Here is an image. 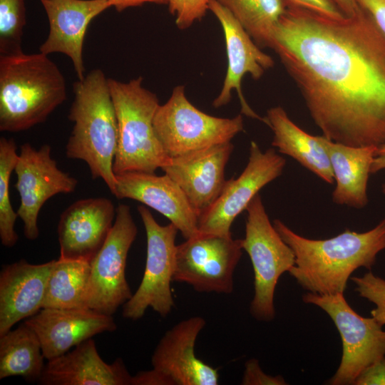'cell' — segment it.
Returning a JSON list of instances; mask_svg holds the SVG:
<instances>
[{
	"label": "cell",
	"instance_id": "cell-32",
	"mask_svg": "<svg viewBox=\"0 0 385 385\" xmlns=\"http://www.w3.org/2000/svg\"><path fill=\"white\" fill-rule=\"evenodd\" d=\"M241 384L243 385H285L283 376H271L265 374L256 359L247 360L245 364Z\"/></svg>",
	"mask_w": 385,
	"mask_h": 385
},
{
	"label": "cell",
	"instance_id": "cell-12",
	"mask_svg": "<svg viewBox=\"0 0 385 385\" xmlns=\"http://www.w3.org/2000/svg\"><path fill=\"white\" fill-rule=\"evenodd\" d=\"M285 165L286 160L274 148L262 151L252 141L245 168L237 179L227 180L219 197L198 217V231L232 235L230 227L235 219L263 187L282 174Z\"/></svg>",
	"mask_w": 385,
	"mask_h": 385
},
{
	"label": "cell",
	"instance_id": "cell-25",
	"mask_svg": "<svg viewBox=\"0 0 385 385\" xmlns=\"http://www.w3.org/2000/svg\"><path fill=\"white\" fill-rule=\"evenodd\" d=\"M44 359L38 336L24 322L0 335V379L21 376L27 381H38Z\"/></svg>",
	"mask_w": 385,
	"mask_h": 385
},
{
	"label": "cell",
	"instance_id": "cell-14",
	"mask_svg": "<svg viewBox=\"0 0 385 385\" xmlns=\"http://www.w3.org/2000/svg\"><path fill=\"white\" fill-rule=\"evenodd\" d=\"M208 10L216 17L223 31L227 68L222 89L214 99L212 106L220 108L231 100L235 91L241 104V112L247 117L255 118L267 124L265 117L257 115L247 103L241 88V83L246 74L255 79H260L265 72L274 66L272 58L263 52L249 34L235 19L232 14L217 0H211Z\"/></svg>",
	"mask_w": 385,
	"mask_h": 385
},
{
	"label": "cell",
	"instance_id": "cell-29",
	"mask_svg": "<svg viewBox=\"0 0 385 385\" xmlns=\"http://www.w3.org/2000/svg\"><path fill=\"white\" fill-rule=\"evenodd\" d=\"M26 23L24 0H0V55L23 52V29Z\"/></svg>",
	"mask_w": 385,
	"mask_h": 385
},
{
	"label": "cell",
	"instance_id": "cell-38",
	"mask_svg": "<svg viewBox=\"0 0 385 385\" xmlns=\"http://www.w3.org/2000/svg\"><path fill=\"white\" fill-rule=\"evenodd\" d=\"M385 170V143L377 147L371 165V174Z\"/></svg>",
	"mask_w": 385,
	"mask_h": 385
},
{
	"label": "cell",
	"instance_id": "cell-37",
	"mask_svg": "<svg viewBox=\"0 0 385 385\" xmlns=\"http://www.w3.org/2000/svg\"><path fill=\"white\" fill-rule=\"evenodd\" d=\"M108 1L111 6H113L119 12L128 8L142 6L147 3L156 4H168V0H108Z\"/></svg>",
	"mask_w": 385,
	"mask_h": 385
},
{
	"label": "cell",
	"instance_id": "cell-1",
	"mask_svg": "<svg viewBox=\"0 0 385 385\" xmlns=\"http://www.w3.org/2000/svg\"><path fill=\"white\" fill-rule=\"evenodd\" d=\"M269 48L323 136L351 147L385 143V36L361 7L335 19L287 6Z\"/></svg>",
	"mask_w": 385,
	"mask_h": 385
},
{
	"label": "cell",
	"instance_id": "cell-36",
	"mask_svg": "<svg viewBox=\"0 0 385 385\" xmlns=\"http://www.w3.org/2000/svg\"><path fill=\"white\" fill-rule=\"evenodd\" d=\"M131 385H170V383L161 373L152 369L132 376Z\"/></svg>",
	"mask_w": 385,
	"mask_h": 385
},
{
	"label": "cell",
	"instance_id": "cell-4",
	"mask_svg": "<svg viewBox=\"0 0 385 385\" xmlns=\"http://www.w3.org/2000/svg\"><path fill=\"white\" fill-rule=\"evenodd\" d=\"M65 78L48 55H0V130L43 123L66 99Z\"/></svg>",
	"mask_w": 385,
	"mask_h": 385
},
{
	"label": "cell",
	"instance_id": "cell-18",
	"mask_svg": "<svg viewBox=\"0 0 385 385\" xmlns=\"http://www.w3.org/2000/svg\"><path fill=\"white\" fill-rule=\"evenodd\" d=\"M24 323L38 336L47 360L64 354L96 334L117 328L113 316L88 308H42Z\"/></svg>",
	"mask_w": 385,
	"mask_h": 385
},
{
	"label": "cell",
	"instance_id": "cell-16",
	"mask_svg": "<svg viewBox=\"0 0 385 385\" xmlns=\"http://www.w3.org/2000/svg\"><path fill=\"white\" fill-rule=\"evenodd\" d=\"M115 211L107 197L81 199L61 215L58 227L59 258L91 262L106 242Z\"/></svg>",
	"mask_w": 385,
	"mask_h": 385
},
{
	"label": "cell",
	"instance_id": "cell-28",
	"mask_svg": "<svg viewBox=\"0 0 385 385\" xmlns=\"http://www.w3.org/2000/svg\"><path fill=\"white\" fill-rule=\"evenodd\" d=\"M17 146L13 138L0 139V239L2 245L14 247L19 237L15 231L18 217L11 206L9 183L18 160Z\"/></svg>",
	"mask_w": 385,
	"mask_h": 385
},
{
	"label": "cell",
	"instance_id": "cell-6",
	"mask_svg": "<svg viewBox=\"0 0 385 385\" xmlns=\"http://www.w3.org/2000/svg\"><path fill=\"white\" fill-rule=\"evenodd\" d=\"M246 210L245 237L242 244L254 271V296L250 312L255 319L270 322L275 317L274 297L277 282L294 265L295 255L271 223L259 193Z\"/></svg>",
	"mask_w": 385,
	"mask_h": 385
},
{
	"label": "cell",
	"instance_id": "cell-31",
	"mask_svg": "<svg viewBox=\"0 0 385 385\" xmlns=\"http://www.w3.org/2000/svg\"><path fill=\"white\" fill-rule=\"evenodd\" d=\"M211 0H168V10L175 17L180 29L190 27L201 20L208 10Z\"/></svg>",
	"mask_w": 385,
	"mask_h": 385
},
{
	"label": "cell",
	"instance_id": "cell-39",
	"mask_svg": "<svg viewBox=\"0 0 385 385\" xmlns=\"http://www.w3.org/2000/svg\"><path fill=\"white\" fill-rule=\"evenodd\" d=\"M346 16H352L360 11L356 0H333Z\"/></svg>",
	"mask_w": 385,
	"mask_h": 385
},
{
	"label": "cell",
	"instance_id": "cell-20",
	"mask_svg": "<svg viewBox=\"0 0 385 385\" xmlns=\"http://www.w3.org/2000/svg\"><path fill=\"white\" fill-rule=\"evenodd\" d=\"M49 32L41 53H61L72 61L78 80L85 77L83 48L91 20L111 6L108 0H41Z\"/></svg>",
	"mask_w": 385,
	"mask_h": 385
},
{
	"label": "cell",
	"instance_id": "cell-17",
	"mask_svg": "<svg viewBox=\"0 0 385 385\" xmlns=\"http://www.w3.org/2000/svg\"><path fill=\"white\" fill-rule=\"evenodd\" d=\"M204 318L195 316L183 319L168 330L151 357L153 369L165 376L170 385H217L216 369L195 354L197 337L205 326Z\"/></svg>",
	"mask_w": 385,
	"mask_h": 385
},
{
	"label": "cell",
	"instance_id": "cell-7",
	"mask_svg": "<svg viewBox=\"0 0 385 385\" xmlns=\"http://www.w3.org/2000/svg\"><path fill=\"white\" fill-rule=\"evenodd\" d=\"M153 125L170 158L230 142L244 130L240 114L234 118L208 115L190 102L181 85L173 88L166 103L160 104Z\"/></svg>",
	"mask_w": 385,
	"mask_h": 385
},
{
	"label": "cell",
	"instance_id": "cell-24",
	"mask_svg": "<svg viewBox=\"0 0 385 385\" xmlns=\"http://www.w3.org/2000/svg\"><path fill=\"white\" fill-rule=\"evenodd\" d=\"M267 125L273 132L272 145L280 153L296 160L329 184L334 183L328 153L321 135L314 136L297 125L281 106L270 108L265 116Z\"/></svg>",
	"mask_w": 385,
	"mask_h": 385
},
{
	"label": "cell",
	"instance_id": "cell-19",
	"mask_svg": "<svg viewBox=\"0 0 385 385\" xmlns=\"http://www.w3.org/2000/svg\"><path fill=\"white\" fill-rule=\"evenodd\" d=\"M113 195L131 199L166 217L186 240L197 235L198 217L180 188L167 175L128 172L115 175Z\"/></svg>",
	"mask_w": 385,
	"mask_h": 385
},
{
	"label": "cell",
	"instance_id": "cell-34",
	"mask_svg": "<svg viewBox=\"0 0 385 385\" xmlns=\"http://www.w3.org/2000/svg\"><path fill=\"white\" fill-rule=\"evenodd\" d=\"M354 384L385 385V356L365 368Z\"/></svg>",
	"mask_w": 385,
	"mask_h": 385
},
{
	"label": "cell",
	"instance_id": "cell-15",
	"mask_svg": "<svg viewBox=\"0 0 385 385\" xmlns=\"http://www.w3.org/2000/svg\"><path fill=\"white\" fill-rule=\"evenodd\" d=\"M234 145L226 142L170 158L161 168L183 190L199 217L219 197Z\"/></svg>",
	"mask_w": 385,
	"mask_h": 385
},
{
	"label": "cell",
	"instance_id": "cell-21",
	"mask_svg": "<svg viewBox=\"0 0 385 385\" xmlns=\"http://www.w3.org/2000/svg\"><path fill=\"white\" fill-rule=\"evenodd\" d=\"M55 260L31 264L25 260L5 265L0 272V335L43 308Z\"/></svg>",
	"mask_w": 385,
	"mask_h": 385
},
{
	"label": "cell",
	"instance_id": "cell-40",
	"mask_svg": "<svg viewBox=\"0 0 385 385\" xmlns=\"http://www.w3.org/2000/svg\"><path fill=\"white\" fill-rule=\"evenodd\" d=\"M381 191L385 195V183L381 185Z\"/></svg>",
	"mask_w": 385,
	"mask_h": 385
},
{
	"label": "cell",
	"instance_id": "cell-9",
	"mask_svg": "<svg viewBox=\"0 0 385 385\" xmlns=\"http://www.w3.org/2000/svg\"><path fill=\"white\" fill-rule=\"evenodd\" d=\"M137 233L130 207L119 204L112 229L90 262V277L83 299L85 308L113 316L132 297L125 277V267Z\"/></svg>",
	"mask_w": 385,
	"mask_h": 385
},
{
	"label": "cell",
	"instance_id": "cell-22",
	"mask_svg": "<svg viewBox=\"0 0 385 385\" xmlns=\"http://www.w3.org/2000/svg\"><path fill=\"white\" fill-rule=\"evenodd\" d=\"M131 379L123 359L105 362L91 338L72 351L48 360L38 382L43 385H131Z\"/></svg>",
	"mask_w": 385,
	"mask_h": 385
},
{
	"label": "cell",
	"instance_id": "cell-8",
	"mask_svg": "<svg viewBox=\"0 0 385 385\" xmlns=\"http://www.w3.org/2000/svg\"><path fill=\"white\" fill-rule=\"evenodd\" d=\"M303 302L324 310L337 327L342 342V356L330 385L354 384L367 366L385 356V331L372 317L356 313L344 298V293L321 295L303 294Z\"/></svg>",
	"mask_w": 385,
	"mask_h": 385
},
{
	"label": "cell",
	"instance_id": "cell-30",
	"mask_svg": "<svg viewBox=\"0 0 385 385\" xmlns=\"http://www.w3.org/2000/svg\"><path fill=\"white\" fill-rule=\"evenodd\" d=\"M359 296L375 305L371 317L381 325H385V279L369 271L362 277H351Z\"/></svg>",
	"mask_w": 385,
	"mask_h": 385
},
{
	"label": "cell",
	"instance_id": "cell-33",
	"mask_svg": "<svg viewBox=\"0 0 385 385\" xmlns=\"http://www.w3.org/2000/svg\"><path fill=\"white\" fill-rule=\"evenodd\" d=\"M286 6L304 8L322 15L340 19L346 16L333 0H282Z\"/></svg>",
	"mask_w": 385,
	"mask_h": 385
},
{
	"label": "cell",
	"instance_id": "cell-23",
	"mask_svg": "<svg viewBox=\"0 0 385 385\" xmlns=\"http://www.w3.org/2000/svg\"><path fill=\"white\" fill-rule=\"evenodd\" d=\"M334 173L336 187L332 200L356 209L368 203L367 183L378 146L351 147L321 135Z\"/></svg>",
	"mask_w": 385,
	"mask_h": 385
},
{
	"label": "cell",
	"instance_id": "cell-3",
	"mask_svg": "<svg viewBox=\"0 0 385 385\" xmlns=\"http://www.w3.org/2000/svg\"><path fill=\"white\" fill-rule=\"evenodd\" d=\"M74 98L68 119L73 127L66 145L70 159L84 161L93 179L101 178L111 193L116 178L113 166L118 143V123L108 78L91 70L73 83Z\"/></svg>",
	"mask_w": 385,
	"mask_h": 385
},
{
	"label": "cell",
	"instance_id": "cell-35",
	"mask_svg": "<svg viewBox=\"0 0 385 385\" xmlns=\"http://www.w3.org/2000/svg\"><path fill=\"white\" fill-rule=\"evenodd\" d=\"M385 36V0H356Z\"/></svg>",
	"mask_w": 385,
	"mask_h": 385
},
{
	"label": "cell",
	"instance_id": "cell-5",
	"mask_svg": "<svg viewBox=\"0 0 385 385\" xmlns=\"http://www.w3.org/2000/svg\"><path fill=\"white\" fill-rule=\"evenodd\" d=\"M108 84L118 123L114 173H155L170 158L154 128V117L160 106L156 94L143 86L141 76L128 82L108 78Z\"/></svg>",
	"mask_w": 385,
	"mask_h": 385
},
{
	"label": "cell",
	"instance_id": "cell-27",
	"mask_svg": "<svg viewBox=\"0 0 385 385\" xmlns=\"http://www.w3.org/2000/svg\"><path fill=\"white\" fill-rule=\"evenodd\" d=\"M242 25L254 41L269 47L272 33L287 6L282 0H217Z\"/></svg>",
	"mask_w": 385,
	"mask_h": 385
},
{
	"label": "cell",
	"instance_id": "cell-2",
	"mask_svg": "<svg viewBox=\"0 0 385 385\" xmlns=\"http://www.w3.org/2000/svg\"><path fill=\"white\" fill-rule=\"evenodd\" d=\"M273 225L295 255L289 275L304 290L317 294L344 293L351 274L360 267L371 270L385 250V217L369 231L346 229L324 240L299 235L278 219Z\"/></svg>",
	"mask_w": 385,
	"mask_h": 385
},
{
	"label": "cell",
	"instance_id": "cell-13",
	"mask_svg": "<svg viewBox=\"0 0 385 385\" xmlns=\"http://www.w3.org/2000/svg\"><path fill=\"white\" fill-rule=\"evenodd\" d=\"M14 171L15 188L20 196L16 212L24 223V236L35 240L39 236L38 217L42 206L57 194L73 192L78 180L58 168L47 144L38 150L29 143L21 145Z\"/></svg>",
	"mask_w": 385,
	"mask_h": 385
},
{
	"label": "cell",
	"instance_id": "cell-26",
	"mask_svg": "<svg viewBox=\"0 0 385 385\" xmlns=\"http://www.w3.org/2000/svg\"><path fill=\"white\" fill-rule=\"evenodd\" d=\"M91 271L90 262L59 258L50 273L43 308H85L84 295Z\"/></svg>",
	"mask_w": 385,
	"mask_h": 385
},
{
	"label": "cell",
	"instance_id": "cell-11",
	"mask_svg": "<svg viewBox=\"0 0 385 385\" xmlns=\"http://www.w3.org/2000/svg\"><path fill=\"white\" fill-rule=\"evenodd\" d=\"M242 250V239L199 232L177 245L173 281L198 292L230 294Z\"/></svg>",
	"mask_w": 385,
	"mask_h": 385
},
{
	"label": "cell",
	"instance_id": "cell-10",
	"mask_svg": "<svg viewBox=\"0 0 385 385\" xmlns=\"http://www.w3.org/2000/svg\"><path fill=\"white\" fill-rule=\"evenodd\" d=\"M138 212L146 233L145 267L138 288L123 305L122 315L138 320L150 307L165 317L175 307L170 284L173 281L178 230L171 222L160 225L143 205L138 206Z\"/></svg>",
	"mask_w": 385,
	"mask_h": 385
}]
</instances>
